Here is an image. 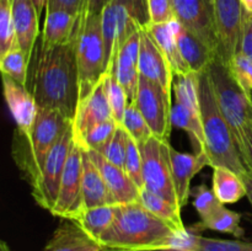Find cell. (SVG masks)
Returning <instances> with one entry per match:
<instances>
[{
  "instance_id": "1",
  "label": "cell",
  "mask_w": 252,
  "mask_h": 251,
  "mask_svg": "<svg viewBox=\"0 0 252 251\" xmlns=\"http://www.w3.org/2000/svg\"><path fill=\"white\" fill-rule=\"evenodd\" d=\"M27 88L38 107L52 108L73 121L79 103V71L75 42L54 48L34 47L30 59Z\"/></svg>"
},
{
  "instance_id": "2",
  "label": "cell",
  "mask_w": 252,
  "mask_h": 251,
  "mask_svg": "<svg viewBox=\"0 0 252 251\" xmlns=\"http://www.w3.org/2000/svg\"><path fill=\"white\" fill-rule=\"evenodd\" d=\"M175 234L176 230L137 201L118 204L115 221L98 243L106 250L147 251L162 245Z\"/></svg>"
},
{
  "instance_id": "3",
  "label": "cell",
  "mask_w": 252,
  "mask_h": 251,
  "mask_svg": "<svg viewBox=\"0 0 252 251\" xmlns=\"http://www.w3.org/2000/svg\"><path fill=\"white\" fill-rule=\"evenodd\" d=\"M201 118L204 135V150L209 166H224L241 177L248 172L238 144L228 122L224 118L214 95L208 70L198 73Z\"/></svg>"
},
{
  "instance_id": "4",
  "label": "cell",
  "mask_w": 252,
  "mask_h": 251,
  "mask_svg": "<svg viewBox=\"0 0 252 251\" xmlns=\"http://www.w3.org/2000/svg\"><path fill=\"white\" fill-rule=\"evenodd\" d=\"M71 127V121L57 110L38 107L29 133H15L12 157L25 179L31 185L54 145Z\"/></svg>"
},
{
  "instance_id": "5",
  "label": "cell",
  "mask_w": 252,
  "mask_h": 251,
  "mask_svg": "<svg viewBox=\"0 0 252 251\" xmlns=\"http://www.w3.org/2000/svg\"><path fill=\"white\" fill-rule=\"evenodd\" d=\"M74 42L80 101L93 91L106 74V51L101 15L83 10L78 16Z\"/></svg>"
},
{
  "instance_id": "6",
  "label": "cell",
  "mask_w": 252,
  "mask_h": 251,
  "mask_svg": "<svg viewBox=\"0 0 252 251\" xmlns=\"http://www.w3.org/2000/svg\"><path fill=\"white\" fill-rule=\"evenodd\" d=\"M207 70L211 76L217 102L233 132L240 152L244 144L245 128L252 121V96L243 90L229 66L218 57L213 59Z\"/></svg>"
},
{
  "instance_id": "7",
  "label": "cell",
  "mask_w": 252,
  "mask_h": 251,
  "mask_svg": "<svg viewBox=\"0 0 252 251\" xmlns=\"http://www.w3.org/2000/svg\"><path fill=\"white\" fill-rule=\"evenodd\" d=\"M106 51V73L118 49L132 34L150 24L148 0H110L101 12Z\"/></svg>"
},
{
  "instance_id": "8",
  "label": "cell",
  "mask_w": 252,
  "mask_h": 251,
  "mask_svg": "<svg viewBox=\"0 0 252 251\" xmlns=\"http://www.w3.org/2000/svg\"><path fill=\"white\" fill-rule=\"evenodd\" d=\"M143 159L144 186L170 203L180 207L171 169V145L169 140L150 137L139 144ZM181 208V207H180Z\"/></svg>"
},
{
  "instance_id": "9",
  "label": "cell",
  "mask_w": 252,
  "mask_h": 251,
  "mask_svg": "<svg viewBox=\"0 0 252 251\" xmlns=\"http://www.w3.org/2000/svg\"><path fill=\"white\" fill-rule=\"evenodd\" d=\"M73 143V127H70L47 155L39 170L38 176L31 184L33 199L39 207L48 211L49 213L56 206L59 188H61L62 176Z\"/></svg>"
},
{
  "instance_id": "10",
  "label": "cell",
  "mask_w": 252,
  "mask_h": 251,
  "mask_svg": "<svg viewBox=\"0 0 252 251\" xmlns=\"http://www.w3.org/2000/svg\"><path fill=\"white\" fill-rule=\"evenodd\" d=\"M244 9L241 0H214V20L217 32V57L230 65L240 52L243 37Z\"/></svg>"
},
{
  "instance_id": "11",
  "label": "cell",
  "mask_w": 252,
  "mask_h": 251,
  "mask_svg": "<svg viewBox=\"0 0 252 251\" xmlns=\"http://www.w3.org/2000/svg\"><path fill=\"white\" fill-rule=\"evenodd\" d=\"M135 105L149 125L153 135L169 140L171 133V94L147 78H139Z\"/></svg>"
},
{
  "instance_id": "12",
  "label": "cell",
  "mask_w": 252,
  "mask_h": 251,
  "mask_svg": "<svg viewBox=\"0 0 252 251\" xmlns=\"http://www.w3.org/2000/svg\"><path fill=\"white\" fill-rule=\"evenodd\" d=\"M83 148L74 140L61 181L58 198L51 214L71 219L84 209L83 199Z\"/></svg>"
},
{
  "instance_id": "13",
  "label": "cell",
  "mask_w": 252,
  "mask_h": 251,
  "mask_svg": "<svg viewBox=\"0 0 252 251\" xmlns=\"http://www.w3.org/2000/svg\"><path fill=\"white\" fill-rule=\"evenodd\" d=\"M176 19L217 53L214 0H172Z\"/></svg>"
},
{
  "instance_id": "14",
  "label": "cell",
  "mask_w": 252,
  "mask_h": 251,
  "mask_svg": "<svg viewBox=\"0 0 252 251\" xmlns=\"http://www.w3.org/2000/svg\"><path fill=\"white\" fill-rule=\"evenodd\" d=\"M110 118H112V111L106 96L102 78L88 96L79 101L75 116L71 121L75 143L80 145L91 128Z\"/></svg>"
},
{
  "instance_id": "15",
  "label": "cell",
  "mask_w": 252,
  "mask_h": 251,
  "mask_svg": "<svg viewBox=\"0 0 252 251\" xmlns=\"http://www.w3.org/2000/svg\"><path fill=\"white\" fill-rule=\"evenodd\" d=\"M139 74L154 83L159 84L167 93L171 94L174 86L175 73L158 44L150 36L147 29L140 30V48L139 62H138Z\"/></svg>"
},
{
  "instance_id": "16",
  "label": "cell",
  "mask_w": 252,
  "mask_h": 251,
  "mask_svg": "<svg viewBox=\"0 0 252 251\" xmlns=\"http://www.w3.org/2000/svg\"><path fill=\"white\" fill-rule=\"evenodd\" d=\"M143 30V29H142ZM139 48H140V30L129 37L122 44L113 58L111 68L107 73L112 74L118 83L123 86L128 95V100L134 102L137 97L138 84H139ZM106 73V74H107Z\"/></svg>"
},
{
  "instance_id": "17",
  "label": "cell",
  "mask_w": 252,
  "mask_h": 251,
  "mask_svg": "<svg viewBox=\"0 0 252 251\" xmlns=\"http://www.w3.org/2000/svg\"><path fill=\"white\" fill-rule=\"evenodd\" d=\"M2 88L6 105L17 126L16 132L29 133L38 113V105L29 88L14 79L2 75Z\"/></svg>"
},
{
  "instance_id": "18",
  "label": "cell",
  "mask_w": 252,
  "mask_h": 251,
  "mask_svg": "<svg viewBox=\"0 0 252 251\" xmlns=\"http://www.w3.org/2000/svg\"><path fill=\"white\" fill-rule=\"evenodd\" d=\"M85 150V149H84ZM96 166L102 174L113 204H126L137 202L139 199V188L126 174L122 167L108 161L101 153L96 150H86Z\"/></svg>"
},
{
  "instance_id": "19",
  "label": "cell",
  "mask_w": 252,
  "mask_h": 251,
  "mask_svg": "<svg viewBox=\"0 0 252 251\" xmlns=\"http://www.w3.org/2000/svg\"><path fill=\"white\" fill-rule=\"evenodd\" d=\"M207 165L209 166V160L206 152L189 154V153L177 152L171 148L172 179H174L175 189L181 209L189 203L192 179Z\"/></svg>"
},
{
  "instance_id": "20",
  "label": "cell",
  "mask_w": 252,
  "mask_h": 251,
  "mask_svg": "<svg viewBox=\"0 0 252 251\" xmlns=\"http://www.w3.org/2000/svg\"><path fill=\"white\" fill-rule=\"evenodd\" d=\"M17 46L31 59L39 36V15L32 0H12Z\"/></svg>"
},
{
  "instance_id": "21",
  "label": "cell",
  "mask_w": 252,
  "mask_h": 251,
  "mask_svg": "<svg viewBox=\"0 0 252 251\" xmlns=\"http://www.w3.org/2000/svg\"><path fill=\"white\" fill-rule=\"evenodd\" d=\"M174 30L180 52L191 71L201 73V71L206 70L217 57L216 52L209 48L202 39H199L189 30L182 26L177 20L174 21Z\"/></svg>"
},
{
  "instance_id": "22",
  "label": "cell",
  "mask_w": 252,
  "mask_h": 251,
  "mask_svg": "<svg viewBox=\"0 0 252 251\" xmlns=\"http://www.w3.org/2000/svg\"><path fill=\"white\" fill-rule=\"evenodd\" d=\"M106 249L84 233L75 223L63 219L42 251H105Z\"/></svg>"
},
{
  "instance_id": "23",
  "label": "cell",
  "mask_w": 252,
  "mask_h": 251,
  "mask_svg": "<svg viewBox=\"0 0 252 251\" xmlns=\"http://www.w3.org/2000/svg\"><path fill=\"white\" fill-rule=\"evenodd\" d=\"M76 22L78 16L65 10H46L39 44L43 48H54L70 43L75 33Z\"/></svg>"
},
{
  "instance_id": "24",
  "label": "cell",
  "mask_w": 252,
  "mask_h": 251,
  "mask_svg": "<svg viewBox=\"0 0 252 251\" xmlns=\"http://www.w3.org/2000/svg\"><path fill=\"white\" fill-rule=\"evenodd\" d=\"M83 199L84 208L113 204L112 197L108 191L102 174L83 149Z\"/></svg>"
},
{
  "instance_id": "25",
  "label": "cell",
  "mask_w": 252,
  "mask_h": 251,
  "mask_svg": "<svg viewBox=\"0 0 252 251\" xmlns=\"http://www.w3.org/2000/svg\"><path fill=\"white\" fill-rule=\"evenodd\" d=\"M147 30L155 43L158 44L160 51L166 57L167 62L174 70L175 76L186 75V74L191 73V69L187 65L181 52H180L176 36H175L174 21L167 22V24H149Z\"/></svg>"
},
{
  "instance_id": "26",
  "label": "cell",
  "mask_w": 252,
  "mask_h": 251,
  "mask_svg": "<svg viewBox=\"0 0 252 251\" xmlns=\"http://www.w3.org/2000/svg\"><path fill=\"white\" fill-rule=\"evenodd\" d=\"M118 212V204L84 208L74 218L69 219L81 230L98 243L101 236L112 225Z\"/></svg>"
},
{
  "instance_id": "27",
  "label": "cell",
  "mask_w": 252,
  "mask_h": 251,
  "mask_svg": "<svg viewBox=\"0 0 252 251\" xmlns=\"http://www.w3.org/2000/svg\"><path fill=\"white\" fill-rule=\"evenodd\" d=\"M212 182L214 194L223 204L236 203L248 193L243 177L228 167H214Z\"/></svg>"
},
{
  "instance_id": "28",
  "label": "cell",
  "mask_w": 252,
  "mask_h": 251,
  "mask_svg": "<svg viewBox=\"0 0 252 251\" xmlns=\"http://www.w3.org/2000/svg\"><path fill=\"white\" fill-rule=\"evenodd\" d=\"M138 201L147 211H149L155 217L169 224L177 233H185L187 230V226L182 221L180 207L170 203L169 201L158 196L157 193L149 191L145 187L139 191V199Z\"/></svg>"
},
{
  "instance_id": "29",
  "label": "cell",
  "mask_w": 252,
  "mask_h": 251,
  "mask_svg": "<svg viewBox=\"0 0 252 251\" xmlns=\"http://www.w3.org/2000/svg\"><path fill=\"white\" fill-rule=\"evenodd\" d=\"M171 125L172 127L180 128L189 134L194 153L206 152L202 118L194 116L191 111L176 101L171 107Z\"/></svg>"
},
{
  "instance_id": "30",
  "label": "cell",
  "mask_w": 252,
  "mask_h": 251,
  "mask_svg": "<svg viewBox=\"0 0 252 251\" xmlns=\"http://www.w3.org/2000/svg\"><path fill=\"white\" fill-rule=\"evenodd\" d=\"M172 90H174L176 102L184 105L194 116L201 118L198 73L191 71L186 75H177V79L174 81Z\"/></svg>"
},
{
  "instance_id": "31",
  "label": "cell",
  "mask_w": 252,
  "mask_h": 251,
  "mask_svg": "<svg viewBox=\"0 0 252 251\" xmlns=\"http://www.w3.org/2000/svg\"><path fill=\"white\" fill-rule=\"evenodd\" d=\"M198 225L202 229H211L219 233L231 234L235 238H243L245 231L241 226V216L236 212L228 209L225 206H221L208 218L201 220Z\"/></svg>"
},
{
  "instance_id": "32",
  "label": "cell",
  "mask_w": 252,
  "mask_h": 251,
  "mask_svg": "<svg viewBox=\"0 0 252 251\" xmlns=\"http://www.w3.org/2000/svg\"><path fill=\"white\" fill-rule=\"evenodd\" d=\"M30 58L20 47L11 49L4 56H0V70L2 75L14 79L21 85L27 86L29 81Z\"/></svg>"
},
{
  "instance_id": "33",
  "label": "cell",
  "mask_w": 252,
  "mask_h": 251,
  "mask_svg": "<svg viewBox=\"0 0 252 251\" xmlns=\"http://www.w3.org/2000/svg\"><path fill=\"white\" fill-rule=\"evenodd\" d=\"M103 85H105L106 96L112 111V118L121 125L125 116L126 108L129 105L128 95L123 86L118 83L117 79L112 74L107 73L103 75Z\"/></svg>"
},
{
  "instance_id": "34",
  "label": "cell",
  "mask_w": 252,
  "mask_h": 251,
  "mask_svg": "<svg viewBox=\"0 0 252 251\" xmlns=\"http://www.w3.org/2000/svg\"><path fill=\"white\" fill-rule=\"evenodd\" d=\"M121 126L125 128L126 132L129 134V137L133 138L138 144L153 137L152 129H150L145 118L140 113L135 102H130L127 106Z\"/></svg>"
},
{
  "instance_id": "35",
  "label": "cell",
  "mask_w": 252,
  "mask_h": 251,
  "mask_svg": "<svg viewBox=\"0 0 252 251\" xmlns=\"http://www.w3.org/2000/svg\"><path fill=\"white\" fill-rule=\"evenodd\" d=\"M16 47L19 46L12 16V0H0V56Z\"/></svg>"
},
{
  "instance_id": "36",
  "label": "cell",
  "mask_w": 252,
  "mask_h": 251,
  "mask_svg": "<svg viewBox=\"0 0 252 251\" xmlns=\"http://www.w3.org/2000/svg\"><path fill=\"white\" fill-rule=\"evenodd\" d=\"M118 123L113 118L98 123L95 127L91 128L81 142L80 147L85 150H96L102 152L103 148L107 145L110 139L112 138Z\"/></svg>"
},
{
  "instance_id": "37",
  "label": "cell",
  "mask_w": 252,
  "mask_h": 251,
  "mask_svg": "<svg viewBox=\"0 0 252 251\" xmlns=\"http://www.w3.org/2000/svg\"><path fill=\"white\" fill-rule=\"evenodd\" d=\"M128 140H129V134L126 132V129L122 126L118 125L110 142L107 143V145L100 153L108 161L123 169L125 167L126 154H127Z\"/></svg>"
},
{
  "instance_id": "38",
  "label": "cell",
  "mask_w": 252,
  "mask_h": 251,
  "mask_svg": "<svg viewBox=\"0 0 252 251\" xmlns=\"http://www.w3.org/2000/svg\"><path fill=\"white\" fill-rule=\"evenodd\" d=\"M125 171L130 177L135 186L139 188H144V179H143V159L140 153L139 144L133 138L129 137L128 140L127 154L125 160Z\"/></svg>"
},
{
  "instance_id": "39",
  "label": "cell",
  "mask_w": 252,
  "mask_h": 251,
  "mask_svg": "<svg viewBox=\"0 0 252 251\" xmlns=\"http://www.w3.org/2000/svg\"><path fill=\"white\" fill-rule=\"evenodd\" d=\"M191 196L193 197V207L198 213L201 220L207 219L219 207L223 206V203L214 194L213 189L208 188L206 185H201V186L192 189Z\"/></svg>"
},
{
  "instance_id": "40",
  "label": "cell",
  "mask_w": 252,
  "mask_h": 251,
  "mask_svg": "<svg viewBox=\"0 0 252 251\" xmlns=\"http://www.w3.org/2000/svg\"><path fill=\"white\" fill-rule=\"evenodd\" d=\"M196 251H252V243L206 238L198 234L196 238Z\"/></svg>"
},
{
  "instance_id": "41",
  "label": "cell",
  "mask_w": 252,
  "mask_h": 251,
  "mask_svg": "<svg viewBox=\"0 0 252 251\" xmlns=\"http://www.w3.org/2000/svg\"><path fill=\"white\" fill-rule=\"evenodd\" d=\"M229 69L243 90L249 96H252V59L240 52L234 57Z\"/></svg>"
},
{
  "instance_id": "42",
  "label": "cell",
  "mask_w": 252,
  "mask_h": 251,
  "mask_svg": "<svg viewBox=\"0 0 252 251\" xmlns=\"http://www.w3.org/2000/svg\"><path fill=\"white\" fill-rule=\"evenodd\" d=\"M150 24H167L176 19L172 0H148Z\"/></svg>"
},
{
  "instance_id": "43",
  "label": "cell",
  "mask_w": 252,
  "mask_h": 251,
  "mask_svg": "<svg viewBox=\"0 0 252 251\" xmlns=\"http://www.w3.org/2000/svg\"><path fill=\"white\" fill-rule=\"evenodd\" d=\"M240 52L246 57L252 59V12L245 10V17H244L243 37H241ZM239 52V53H240Z\"/></svg>"
},
{
  "instance_id": "44",
  "label": "cell",
  "mask_w": 252,
  "mask_h": 251,
  "mask_svg": "<svg viewBox=\"0 0 252 251\" xmlns=\"http://www.w3.org/2000/svg\"><path fill=\"white\" fill-rule=\"evenodd\" d=\"M85 0H48L46 10H65L70 14L79 16L84 9Z\"/></svg>"
},
{
  "instance_id": "45",
  "label": "cell",
  "mask_w": 252,
  "mask_h": 251,
  "mask_svg": "<svg viewBox=\"0 0 252 251\" xmlns=\"http://www.w3.org/2000/svg\"><path fill=\"white\" fill-rule=\"evenodd\" d=\"M241 157L245 164L248 172L252 175V121L246 126L244 134V144L240 150Z\"/></svg>"
},
{
  "instance_id": "46",
  "label": "cell",
  "mask_w": 252,
  "mask_h": 251,
  "mask_svg": "<svg viewBox=\"0 0 252 251\" xmlns=\"http://www.w3.org/2000/svg\"><path fill=\"white\" fill-rule=\"evenodd\" d=\"M108 2H110V0H85L83 10L90 12V14L101 15V12Z\"/></svg>"
},
{
  "instance_id": "47",
  "label": "cell",
  "mask_w": 252,
  "mask_h": 251,
  "mask_svg": "<svg viewBox=\"0 0 252 251\" xmlns=\"http://www.w3.org/2000/svg\"><path fill=\"white\" fill-rule=\"evenodd\" d=\"M243 180L246 185V189H248L246 197H248L249 202H250V204L252 207V175L250 174V172H246V174L243 176Z\"/></svg>"
},
{
  "instance_id": "48",
  "label": "cell",
  "mask_w": 252,
  "mask_h": 251,
  "mask_svg": "<svg viewBox=\"0 0 252 251\" xmlns=\"http://www.w3.org/2000/svg\"><path fill=\"white\" fill-rule=\"evenodd\" d=\"M32 1H33L34 6H36L37 9V12H38L39 17H41L42 12H43V10L47 7V1H48V0H32Z\"/></svg>"
},
{
  "instance_id": "49",
  "label": "cell",
  "mask_w": 252,
  "mask_h": 251,
  "mask_svg": "<svg viewBox=\"0 0 252 251\" xmlns=\"http://www.w3.org/2000/svg\"><path fill=\"white\" fill-rule=\"evenodd\" d=\"M241 4L246 11L252 12V0H241Z\"/></svg>"
},
{
  "instance_id": "50",
  "label": "cell",
  "mask_w": 252,
  "mask_h": 251,
  "mask_svg": "<svg viewBox=\"0 0 252 251\" xmlns=\"http://www.w3.org/2000/svg\"><path fill=\"white\" fill-rule=\"evenodd\" d=\"M0 251H11V250H10L9 245H7L5 241H1V243H0Z\"/></svg>"
},
{
  "instance_id": "51",
  "label": "cell",
  "mask_w": 252,
  "mask_h": 251,
  "mask_svg": "<svg viewBox=\"0 0 252 251\" xmlns=\"http://www.w3.org/2000/svg\"><path fill=\"white\" fill-rule=\"evenodd\" d=\"M105 251H126V250H105Z\"/></svg>"
}]
</instances>
